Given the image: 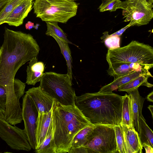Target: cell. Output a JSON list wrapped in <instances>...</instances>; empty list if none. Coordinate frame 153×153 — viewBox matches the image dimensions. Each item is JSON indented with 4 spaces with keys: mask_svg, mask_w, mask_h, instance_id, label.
Masks as SVG:
<instances>
[{
    "mask_svg": "<svg viewBox=\"0 0 153 153\" xmlns=\"http://www.w3.org/2000/svg\"><path fill=\"white\" fill-rule=\"evenodd\" d=\"M39 47L29 33L4 28L3 42L0 47V85L14 86L21 81L15 78L18 70L37 56Z\"/></svg>",
    "mask_w": 153,
    "mask_h": 153,
    "instance_id": "1",
    "label": "cell"
},
{
    "mask_svg": "<svg viewBox=\"0 0 153 153\" xmlns=\"http://www.w3.org/2000/svg\"><path fill=\"white\" fill-rule=\"evenodd\" d=\"M75 105L94 125H121L122 96L113 93H87L75 98Z\"/></svg>",
    "mask_w": 153,
    "mask_h": 153,
    "instance_id": "2",
    "label": "cell"
},
{
    "mask_svg": "<svg viewBox=\"0 0 153 153\" xmlns=\"http://www.w3.org/2000/svg\"><path fill=\"white\" fill-rule=\"evenodd\" d=\"M53 115L56 153H68L75 135L92 124L75 105H62L55 99Z\"/></svg>",
    "mask_w": 153,
    "mask_h": 153,
    "instance_id": "3",
    "label": "cell"
},
{
    "mask_svg": "<svg viewBox=\"0 0 153 153\" xmlns=\"http://www.w3.org/2000/svg\"><path fill=\"white\" fill-rule=\"evenodd\" d=\"M106 59L108 65L137 63L149 70L153 66V48L149 45L133 41L123 47L108 49Z\"/></svg>",
    "mask_w": 153,
    "mask_h": 153,
    "instance_id": "4",
    "label": "cell"
},
{
    "mask_svg": "<svg viewBox=\"0 0 153 153\" xmlns=\"http://www.w3.org/2000/svg\"><path fill=\"white\" fill-rule=\"evenodd\" d=\"M72 81L67 74L46 72L40 81L39 87L61 104L75 105L76 95Z\"/></svg>",
    "mask_w": 153,
    "mask_h": 153,
    "instance_id": "5",
    "label": "cell"
},
{
    "mask_svg": "<svg viewBox=\"0 0 153 153\" xmlns=\"http://www.w3.org/2000/svg\"><path fill=\"white\" fill-rule=\"evenodd\" d=\"M36 17L42 21L66 23L76 15L78 4L67 0H35L33 4Z\"/></svg>",
    "mask_w": 153,
    "mask_h": 153,
    "instance_id": "6",
    "label": "cell"
},
{
    "mask_svg": "<svg viewBox=\"0 0 153 153\" xmlns=\"http://www.w3.org/2000/svg\"><path fill=\"white\" fill-rule=\"evenodd\" d=\"M89 153H116L117 144L114 126L95 125L83 145Z\"/></svg>",
    "mask_w": 153,
    "mask_h": 153,
    "instance_id": "7",
    "label": "cell"
},
{
    "mask_svg": "<svg viewBox=\"0 0 153 153\" xmlns=\"http://www.w3.org/2000/svg\"><path fill=\"white\" fill-rule=\"evenodd\" d=\"M153 5L147 0H126L122 1L120 8L123 9L125 22L130 21L132 26L148 24L153 17Z\"/></svg>",
    "mask_w": 153,
    "mask_h": 153,
    "instance_id": "8",
    "label": "cell"
},
{
    "mask_svg": "<svg viewBox=\"0 0 153 153\" xmlns=\"http://www.w3.org/2000/svg\"><path fill=\"white\" fill-rule=\"evenodd\" d=\"M4 113L0 111V137L13 149L30 151L32 148L25 129L13 126L6 121Z\"/></svg>",
    "mask_w": 153,
    "mask_h": 153,
    "instance_id": "9",
    "label": "cell"
},
{
    "mask_svg": "<svg viewBox=\"0 0 153 153\" xmlns=\"http://www.w3.org/2000/svg\"><path fill=\"white\" fill-rule=\"evenodd\" d=\"M38 111L32 100L26 94L23 98L22 116L25 130L32 149L35 150L36 144V131Z\"/></svg>",
    "mask_w": 153,
    "mask_h": 153,
    "instance_id": "10",
    "label": "cell"
},
{
    "mask_svg": "<svg viewBox=\"0 0 153 153\" xmlns=\"http://www.w3.org/2000/svg\"><path fill=\"white\" fill-rule=\"evenodd\" d=\"M34 103L38 112H49L53 107L54 99L39 86L33 87L25 92Z\"/></svg>",
    "mask_w": 153,
    "mask_h": 153,
    "instance_id": "11",
    "label": "cell"
},
{
    "mask_svg": "<svg viewBox=\"0 0 153 153\" xmlns=\"http://www.w3.org/2000/svg\"><path fill=\"white\" fill-rule=\"evenodd\" d=\"M33 0H24L8 16L4 22L8 25L18 27L22 24L24 19L32 9Z\"/></svg>",
    "mask_w": 153,
    "mask_h": 153,
    "instance_id": "12",
    "label": "cell"
},
{
    "mask_svg": "<svg viewBox=\"0 0 153 153\" xmlns=\"http://www.w3.org/2000/svg\"><path fill=\"white\" fill-rule=\"evenodd\" d=\"M53 109V106L48 112H38L36 134V144L35 150L39 148L47 135L52 118Z\"/></svg>",
    "mask_w": 153,
    "mask_h": 153,
    "instance_id": "13",
    "label": "cell"
},
{
    "mask_svg": "<svg viewBox=\"0 0 153 153\" xmlns=\"http://www.w3.org/2000/svg\"><path fill=\"white\" fill-rule=\"evenodd\" d=\"M121 125L123 131L126 153H142L143 147L138 133L132 126Z\"/></svg>",
    "mask_w": 153,
    "mask_h": 153,
    "instance_id": "14",
    "label": "cell"
},
{
    "mask_svg": "<svg viewBox=\"0 0 153 153\" xmlns=\"http://www.w3.org/2000/svg\"><path fill=\"white\" fill-rule=\"evenodd\" d=\"M127 92L128 94L131 101L132 126L138 134V119L140 116L143 115L142 110L145 99L140 95L138 88Z\"/></svg>",
    "mask_w": 153,
    "mask_h": 153,
    "instance_id": "15",
    "label": "cell"
},
{
    "mask_svg": "<svg viewBox=\"0 0 153 153\" xmlns=\"http://www.w3.org/2000/svg\"><path fill=\"white\" fill-rule=\"evenodd\" d=\"M29 61L26 70V83L28 85H34L40 81L43 76L45 65L42 62H38L37 56Z\"/></svg>",
    "mask_w": 153,
    "mask_h": 153,
    "instance_id": "16",
    "label": "cell"
},
{
    "mask_svg": "<svg viewBox=\"0 0 153 153\" xmlns=\"http://www.w3.org/2000/svg\"><path fill=\"white\" fill-rule=\"evenodd\" d=\"M54 125L53 115L47 135L39 148L35 150L37 153H56L54 139Z\"/></svg>",
    "mask_w": 153,
    "mask_h": 153,
    "instance_id": "17",
    "label": "cell"
},
{
    "mask_svg": "<svg viewBox=\"0 0 153 153\" xmlns=\"http://www.w3.org/2000/svg\"><path fill=\"white\" fill-rule=\"evenodd\" d=\"M145 73L146 72H134L119 77L114 79L110 83L102 87L98 92L105 93H112L113 91L118 89L120 86L128 82Z\"/></svg>",
    "mask_w": 153,
    "mask_h": 153,
    "instance_id": "18",
    "label": "cell"
},
{
    "mask_svg": "<svg viewBox=\"0 0 153 153\" xmlns=\"http://www.w3.org/2000/svg\"><path fill=\"white\" fill-rule=\"evenodd\" d=\"M150 77H153V76L149 71L143 73L128 82L120 87L118 88V91L128 92L138 88L139 87L142 85L149 88L152 87L153 85L147 81L148 78Z\"/></svg>",
    "mask_w": 153,
    "mask_h": 153,
    "instance_id": "19",
    "label": "cell"
},
{
    "mask_svg": "<svg viewBox=\"0 0 153 153\" xmlns=\"http://www.w3.org/2000/svg\"><path fill=\"white\" fill-rule=\"evenodd\" d=\"M140 140L143 147L145 145L153 148V133L152 130L147 124L143 116H140L138 119Z\"/></svg>",
    "mask_w": 153,
    "mask_h": 153,
    "instance_id": "20",
    "label": "cell"
},
{
    "mask_svg": "<svg viewBox=\"0 0 153 153\" xmlns=\"http://www.w3.org/2000/svg\"><path fill=\"white\" fill-rule=\"evenodd\" d=\"M56 41L60 48L61 52L63 54L66 62L67 66V74L69 76L71 79L72 80V59L71 55V52L69 47L68 43L65 40L58 38L56 36L51 35Z\"/></svg>",
    "mask_w": 153,
    "mask_h": 153,
    "instance_id": "21",
    "label": "cell"
},
{
    "mask_svg": "<svg viewBox=\"0 0 153 153\" xmlns=\"http://www.w3.org/2000/svg\"><path fill=\"white\" fill-rule=\"evenodd\" d=\"M109 66L108 73L113 76L114 79L135 72L130 67L129 63H115L109 64Z\"/></svg>",
    "mask_w": 153,
    "mask_h": 153,
    "instance_id": "22",
    "label": "cell"
},
{
    "mask_svg": "<svg viewBox=\"0 0 153 153\" xmlns=\"http://www.w3.org/2000/svg\"><path fill=\"white\" fill-rule=\"evenodd\" d=\"M123 99L121 125L132 126L131 101L128 95L122 96Z\"/></svg>",
    "mask_w": 153,
    "mask_h": 153,
    "instance_id": "23",
    "label": "cell"
},
{
    "mask_svg": "<svg viewBox=\"0 0 153 153\" xmlns=\"http://www.w3.org/2000/svg\"><path fill=\"white\" fill-rule=\"evenodd\" d=\"M95 126V125L91 124L78 132L73 139L71 147H76L83 146L86 142L88 137L94 128Z\"/></svg>",
    "mask_w": 153,
    "mask_h": 153,
    "instance_id": "24",
    "label": "cell"
},
{
    "mask_svg": "<svg viewBox=\"0 0 153 153\" xmlns=\"http://www.w3.org/2000/svg\"><path fill=\"white\" fill-rule=\"evenodd\" d=\"M47 30L45 34L48 36L53 35L58 38L67 42L68 43L73 44L67 38L66 34L58 25V23L46 22Z\"/></svg>",
    "mask_w": 153,
    "mask_h": 153,
    "instance_id": "25",
    "label": "cell"
},
{
    "mask_svg": "<svg viewBox=\"0 0 153 153\" xmlns=\"http://www.w3.org/2000/svg\"><path fill=\"white\" fill-rule=\"evenodd\" d=\"M103 34V35L100 39L108 49L112 50L120 47V38L119 36L109 35L107 31L104 32Z\"/></svg>",
    "mask_w": 153,
    "mask_h": 153,
    "instance_id": "26",
    "label": "cell"
},
{
    "mask_svg": "<svg viewBox=\"0 0 153 153\" xmlns=\"http://www.w3.org/2000/svg\"><path fill=\"white\" fill-rule=\"evenodd\" d=\"M24 0H10L0 11V25L4 21L13 10Z\"/></svg>",
    "mask_w": 153,
    "mask_h": 153,
    "instance_id": "27",
    "label": "cell"
},
{
    "mask_svg": "<svg viewBox=\"0 0 153 153\" xmlns=\"http://www.w3.org/2000/svg\"><path fill=\"white\" fill-rule=\"evenodd\" d=\"M117 144V152L126 153V148L122 125L114 126Z\"/></svg>",
    "mask_w": 153,
    "mask_h": 153,
    "instance_id": "28",
    "label": "cell"
},
{
    "mask_svg": "<svg viewBox=\"0 0 153 153\" xmlns=\"http://www.w3.org/2000/svg\"><path fill=\"white\" fill-rule=\"evenodd\" d=\"M122 2L120 0H102V3L99 8L100 11H115L117 9H120Z\"/></svg>",
    "mask_w": 153,
    "mask_h": 153,
    "instance_id": "29",
    "label": "cell"
},
{
    "mask_svg": "<svg viewBox=\"0 0 153 153\" xmlns=\"http://www.w3.org/2000/svg\"><path fill=\"white\" fill-rule=\"evenodd\" d=\"M6 92L4 88L0 85V105L2 112H4L6 106Z\"/></svg>",
    "mask_w": 153,
    "mask_h": 153,
    "instance_id": "30",
    "label": "cell"
},
{
    "mask_svg": "<svg viewBox=\"0 0 153 153\" xmlns=\"http://www.w3.org/2000/svg\"><path fill=\"white\" fill-rule=\"evenodd\" d=\"M69 153H89L88 149L84 146L78 147H71Z\"/></svg>",
    "mask_w": 153,
    "mask_h": 153,
    "instance_id": "31",
    "label": "cell"
},
{
    "mask_svg": "<svg viewBox=\"0 0 153 153\" xmlns=\"http://www.w3.org/2000/svg\"><path fill=\"white\" fill-rule=\"evenodd\" d=\"M131 26H132V24L130 22L129 24L126 26L113 34H111V35L113 36H116L120 37L128 27Z\"/></svg>",
    "mask_w": 153,
    "mask_h": 153,
    "instance_id": "32",
    "label": "cell"
},
{
    "mask_svg": "<svg viewBox=\"0 0 153 153\" xmlns=\"http://www.w3.org/2000/svg\"><path fill=\"white\" fill-rule=\"evenodd\" d=\"M146 150V153H153V148L150 146L145 145L143 146Z\"/></svg>",
    "mask_w": 153,
    "mask_h": 153,
    "instance_id": "33",
    "label": "cell"
},
{
    "mask_svg": "<svg viewBox=\"0 0 153 153\" xmlns=\"http://www.w3.org/2000/svg\"><path fill=\"white\" fill-rule=\"evenodd\" d=\"M25 27L27 29L30 30L33 27L35 28V26L33 23L30 21H28L26 24Z\"/></svg>",
    "mask_w": 153,
    "mask_h": 153,
    "instance_id": "34",
    "label": "cell"
},
{
    "mask_svg": "<svg viewBox=\"0 0 153 153\" xmlns=\"http://www.w3.org/2000/svg\"><path fill=\"white\" fill-rule=\"evenodd\" d=\"M10 0H0V11L4 8Z\"/></svg>",
    "mask_w": 153,
    "mask_h": 153,
    "instance_id": "35",
    "label": "cell"
},
{
    "mask_svg": "<svg viewBox=\"0 0 153 153\" xmlns=\"http://www.w3.org/2000/svg\"><path fill=\"white\" fill-rule=\"evenodd\" d=\"M147 100L149 102H153V92L152 91L149 93L147 96Z\"/></svg>",
    "mask_w": 153,
    "mask_h": 153,
    "instance_id": "36",
    "label": "cell"
},
{
    "mask_svg": "<svg viewBox=\"0 0 153 153\" xmlns=\"http://www.w3.org/2000/svg\"><path fill=\"white\" fill-rule=\"evenodd\" d=\"M148 108L149 109V110L150 111L152 115V117L153 118V106L152 105H149V106L148 107Z\"/></svg>",
    "mask_w": 153,
    "mask_h": 153,
    "instance_id": "37",
    "label": "cell"
},
{
    "mask_svg": "<svg viewBox=\"0 0 153 153\" xmlns=\"http://www.w3.org/2000/svg\"><path fill=\"white\" fill-rule=\"evenodd\" d=\"M151 3L153 4V0H148Z\"/></svg>",
    "mask_w": 153,
    "mask_h": 153,
    "instance_id": "38",
    "label": "cell"
},
{
    "mask_svg": "<svg viewBox=\"0 0 153 153\" xmlns=\"http://www.w3.org/2000/svg\"><path fill=\"white\" fill-rule=\"evenodd\" d=\"M67 1H74L73 0H67Z\"/></svg>",
    "mask_w": 153,
    "mask_h": 153,
    "instance_id": "39",
    "label": "cell"
},
{
    "mask_svg": "<svg viewBox=\"0 0 153 153\" xmlns=\"http://www.w3.org/2000/svg\"><path fill=\"white\" fill-rule=\"evenodd\" d=\"M77 0H73V1H74Z\"/></svg>",
    "mask_w": 153,
    "mask_h": 153,
    "instance_id": "40",
    "label": "cell"
},
{
    "mask_svg": "<svg viewBox=\"0 0 153 153\" xmlns=\"http://www.w3.org/2000/svg\"></svg>",
    "mask_w": 153,
    "mask_h": 153,
    "instance_id": "41",
    "label": "cell"
}]
</instances>
